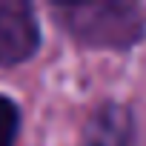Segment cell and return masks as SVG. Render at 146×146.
Masks as SVG:
<instances>
[{"instance_id": "3957f363", "label": "cell", "mask_w": 146, "mask_h": 146, "mask_svg": "<svg viewBox=\"0 0 146 146\" xmlns=\"http://www.w3.org/2000/svg\"><path fill=\"white\" fill-rule=\"evenodd\" d=\"M78 146H135V117L123 103H100L80 135Z\"/></svg>"}, {"instance_id": "7a4b0ae2", "label": "cell", "mask_w": 146, "mask_h": 146, "mask_svg": "<svg viewBox=\"0 0 146 146\" xmlns=\"http://www.w3.org/2000/svg\"><path fill=\"white\" fill-rule=\"evenodd\" d=\"M43 43L40 20L26 0H0V66L17 69L29 63Z\"/></svg>"}, {"instance_id": "277c9868", "label": "cell", "mask_w": 146, "mask_h": 146, "mask_svg": "<svg viewBox=\"0 0 146 146\" xmlns=\"http://www.w3.org/2000/svg\"><path fill=\"white\" fill-rule=\"evenodd\" d=\"M20 106L15 98L0 95V146H15L20 137Z\"/></svg>"}, {"instance_id": "6da1fadb", "label": "cell", "mask_w": 146, "mask_h": 146, "mask_svg": "<svg viewBox=\"0 0 146 146\" xmlns=\"http://www.w3.org/2000/svg\"><path fill=\"white\" fill-rule=\"evenodd\" d=\"M57 26L83 49L126 52L146 35V12L137 3L98 0V3H54Z\"/></svg>"}]
</instances>
